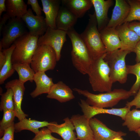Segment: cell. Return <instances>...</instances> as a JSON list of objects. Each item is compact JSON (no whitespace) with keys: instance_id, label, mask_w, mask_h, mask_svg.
I'll return each mask as SVG.
<instances>
[{"instance_id":"8d00e7d4","label":"cell","mask_w":140,"mask_h":140,"mask_svg":"<svg viewBox=\"0 0 140 140\" xmlns=\"http://www.w3.org/2000/svg\"><path fill=\"white\" fill-rule=\"evenodd\" d=\"M27 4L30 5L32 9L36 15L41 16L42 9L40 6L37 0H28Z\"/></svg>"},{"instance_id":"d6986e66","label":"cell","mask_w":140,"mask_h":140,"mask_svg":"<svg viewBox=\"0 0 140 140\" xmlns=\"http://www.w3.org/2000/svg\"><path fill=\"white\" fill-rule=\"evenodd\" d=\"M46 97L55 99L60 103L68 101L75 98L72 89L61 81L54 83Z\"/></svg>"},{"instance_id":"836d02e7","label":"cell","mask_w":140,"mask_h":140,"mask_svg":"<svg viewBox=\"0 0 140 140\" xmlns=\"http://www.w3.org/2000/svg\"><path fill=\"white\" fill-rule=\"evenodd\" d=\"M52 133L47 128H42L31 140H63L54 137Z\"/></svg>"},{"instance_id":"ffe728a7","label":"cell","mask_w":140,"mask_h":140,"mask_svg":"<svg viewBox=\"0 0 140 140\" xmlns=\"http://www.w3.org/2000/svg\"><path fill=\"white\" fill-rule=\"evenodd\" d=\"M100 32L107 52L121 48V43L116 28L106 27Z\"/></svg>"},{"instance_id":"484cf974","label":"cell","mask_w":140,"mask_h":140,"mask_svg":"<svg viewBox=\"0 0 140 140\" xmlns=\"http://www.w3.org/2000/svg\"><path fill=\"white\" fill-rule=\"evenodd\" d=\"M6 13L10 18H22L27 12V6L23 0H6Z\"/></svg>"},{"instance_id":"9a60e30c","label":"cell","mask_w":140,"mask_h":140,"mask_svg":"<svg viewBox=\"0 0 140 140\" xmlns=\"http://www.w3.org/2000/svg\"><path fill=\"white\" fill-rule=\"evenodd\" d=\"M70 119L75 127L77 140H94L93 132L89 124V120L83 115H74Z\"/></svg>"},{"instance_id":"7c38bea8","label":"cell","mask_w":140,"mask_h":140,"mask_svg":"<svg viewBox=\"0 0 140 140\" xmlns=\"http://www.w3.org/2000/svg\"><path fill=\"white\" fill-rule=\"evenodd\" d=\"M29 32L31 34L40 37L44 34L48 27L45 18L42 16L34 15L31 9L22 18Z\"/></svg>"},{"instance_id":"603a6c76","label":"cell","mask_w":140,"mask_h":140,"mask_svg":"<svg viewBox=\"0 0 140 140\" xmlns=\"http://www.w3.org/2000/svg\"><path fill=\"white\" fill-rule=\"evenodd\" d=\"M78 19L66 7H60L56 20V29L67 32L74 28Z\"/></svg>"},{"instance_id":"b9f144b4","label":"cell","mask_w":140,"mask_h":140,"mask_svg":"<svg viewBox=\"0 0 140 140\" xmlns=\"http://www.w3.org/2000/svg\"><path fill=\"white\" fill-rule=\"evenodd\" d=\"M5 59V55L2 50L0 51V69L3 66Z\"/></svg>"},{"instance_id":"ee69618b","label":"cell","mask_w":140,"mask_h":140,"mask_svg":"<svg viewBox=\"0 0 140 140\" xmlns=\"http://www.w3.org/2000/svg\"><path fill=\"white\" fill-rule=\"evenodd\" d=\"M135 132L138 134L139 136L140 137V128L136 130Z\"/></svg>"},{"instance_id":"ab89813d","label":"cell","mask_w":140,"mask_h":140,"mask_svg":"<svg viewBox=\"0 0 140 140\" xmlns=\"http://www.w3.org/2000/svg\"><path fill=\"white\" fill-rule=\"evenodd\" d=\"M134 53L136 54L135 61L136 63L140 62V40L137 43L135 48Z\"/></svg>"},{"instance_id":"44dd1931","label":"cell","mask_w":140,"mask_h":140,"mask_svg":"<svg viewBox=\"0 0 140 140\" xmlns=\"http://www.w3.org/2000/svg\"><path fill=\"white\" fill-rule=\"evenodd\" d=\"M33 81L35 83L36 87L30 94L33 98L43 94H48L54 84L52 78L48 76L44 72L35 73Z\"/></svg>"},{"instance_id":"ba28073f","label":"cell","mask_w":140,"mask_h":140,"mask_svg":"<svg viewBox=\"0 0 140 140\" xmlns=\"http://www.w3.org/2000/svg\"><path fill=\"white\" fill-rule=\"evenodd\" d=\"M22 18H10L2 30L0 49L9 48L17 39L29 32Z\"/></svg>"},{"instance_id":"f6af8a7d","label":"cell","mask_w":140,"mask_h":140,"mask_svg":"<svg viewBox=\"0 0 140 140\" xmlns=\"http://www.w3.org/2000/svg\"><path fill=\"white\" fill-rule=\"evenodd\" d=\"M0 140H1V139H0Z\"/></svg>"},{"instance_id":"52a82bcc","label":"cell","mask_w":140,"mask_h":140,"mask_svg":"<svg viewBox=\"0 0 140 140\" xmlns=\"http://www.w3.org/2000/svg\"><path fill=\"white\" fill-rule=\"evenodd\" d=\"M57 61L56 54L54 50L46 45L38 46L30 64L35 73L53 70Z\"/></svg>"},{"instance_id":"d4e9b609","label":"cell","mask_w":140,"mask_h":140,"mask_svg":"<svg viewBox=\"0 0 140 140\" xmlns=\"http://www.w3.org/2000/svg\"><path fill=\"white\" fill-rule=\"evenodd\" d=\"M49 124L50 122L47 121H40L25 117L15 124L14 127L16 133L23 130H27L36 134L39 131V128L47 127Z\"/></svg>"},{"instance_id":"7a4b0ae2","label":"cell","mask_w":140,"mask_h":140,"mask_svg":"<svg viewBox=\"0 0 140 140\" xmlns=\"http://www.w3.org/2000/svg\"><path fill=\"white\" fill-rule=\"evenodd\" d=\"M73 90L86 97V101L90 106L98 108H112L121 100H126L133 95L129 91L123 89L113 90L98 94L92 93L88 90L75 88Z\"/></svg>"},{"instance_id":"ac0fdd59","label":"cell","mask_w":140,"mask_h":140,"mask_svg":"<svg viewBox=\"0 0 140 140\" xmlns=\"http://www.w3.org/2000/svg\"><path fill=\"white\" fill-rule=\"evenodd\" d=\"M64 122L58 124L55 122H51L47 127L52 133L58 134L63 140H77L74 125L70 119L67 117L64 119Z\"/></svg>"},{"instance_id":"cb8c5ba5","label":"cell","mask_w":140,"mask_h":140,"mask_svg":"<svg viewBox=\"0 0 140 140\" xmlns=\"http://www.w3.org/2000/svg\"><path fill=\"white\" fill-rule=\"evenodd\" d=\"M61 2L78 18L82 17L93 6L91 0H62Z\"/></svg>"},{"instance_id":"4316f807","label":"cell","mask_w":140,"mask_h":140,"mask_svg":"<svg viewBox=\"0 0 140 140\" xmlns=\"http://www.w3.org/2000/svg\"><path fill=\"white\" fill-rule=\"evenodd\" d=\"M15 48V46L13 44L9 48L2 49L5 55V59L3 66L0 69L1 85L3 84L5 81L11 77L15 71L13 68L11 60L12 53Z\"/></svg>"},{"instance_id":"7402d4cb","label":"cell","mask_w":140,"mask_h":140,"mask_svg":"<svg viewBox=\"0 0 140 140\" xmlns=\"http://www.w3.org/2000/svg\"><path fill=\"white\" fill-rule=\"evenodd\" d=\"M42 11L48 27L56 29V20L60 8L61 1L59 0H41Z\"/></svg>"},{"instance_id":"30bf717a","label":"cell","mask_w":140,"mask_h":140,"mask_svg":"<svg viewBox=\"0 0 140 140\" xmlns=\"http://www.w3.org/2000/svg\"><path fill=\"white\" fill-rule=\"evenodd\" d=\"M80 100L79 104L83 115L89 120L97 115L108 114L118 116L124 121L127 114L130 110L131 108L126 106L122 108L111 109L96 108L90 105L83 99H80Z\"/></svg>"},{"instance_id":"e0dca14e","label":"cell","mask_w":140,"mask_h":140,"mask_svg":"<svg viewBox=\"0 0 140 140\" xmlns=\"http://www.w3.org/2000/svg\"><path fill=\"white\" fill-rule=\"evenodd\" d=\"M111 16L106 27L116 28L122 24L128 17L130 6L126 0H116Z\"/></svg>"},{"instance_id":"2e32d148","label":"cell","mask_w":140,"mask_h":140,"mask_svg":"<svg viewBox=\"0 0 140 140\" xmlns=\"http://www.w3.org/2000/svg\"><path fill=\"white\" fill-rule=\"evenodd\" d=\"M94 10L98 29L99 32L105 28L110 19L108 12L113 4L112 0H91Z\"/></svg>"},{"instance_id":"8fae6325","label":"cell","mask_w":140,"mask_h":140,"mask_svg":"<svg viewBox=\"0 0 140 140\" xmlns=\"http://www.w3.org/2000/svg\"><path fill=\"white\" fill-rule=\"evenodd\" d=\"M5 87L6 89L10 88L13 91L14 111L16 117L20 121L28 116V115L25 114L21 108L22 102L25 89L24 83L18 79H15L7 82L5 85Z\"/></svg>"},{"instance_id":"d6a6232c","label":"cell","mask_w":140,"mask_h":140,"mask_svg":"<svg viewBox=\"0 0 140 140\" xmlns=\"http://www.w3.org/2000/svg\"><path fill=\"white\" fill-rule=\"evenodd\" d=\"M0 110H10L14 111V105L13 100V93L10 88L6 89V92L1 95Z\"/></svg>"},{"instance_id":"5bb4252c","label":"cell","mask_w":140,"mask_h":140,"mask_svg":"<svg viewBox=\"0 0 140 140\" xmlns=\"http://www.w3.org/2000/svg\"><path fill=\"white\" fill-rule=\"evenodd\" d=\"M89 123L93 132L94 140H111L115 137L125 136L127 134L121 131L111 130L96 118L90 119Z\"/></svg>"},{"instance_id":"60d3db41","label":"cell","mask_w":140,"mask_h":140,"mask_svg":"<svg viewBox=\"0 0 140 140\" xmlns=\"http://www.w3.org/2000/svg\"><path fill=\"white\" fill-rule=\"evenodd\" d=\"M6 0H0V17L2 13L6 11V8L5 4Z\"/></svg>"},{"instance_id":"8992f818","label":"cell","mask_w":140,"mask_h":140,"mask_svg":"<svg viewBox=\"0 0 140 140\" xmlns=\"http://www.w3.org/2000/svg\"><path fill=\"white\" fill-rule=\"evenodd\" d=\"M130 53L129 51L119 49L106 53L104 60L109 67L113 83L118 82L123 84L126 82L128 74L125 59Z\"/></svg>"},{"instance_id":"4dcf8cb0","label":"cell","mask_w":140,"mask_h":140,"mask_svg":"<svg viewBox=\"0 0 140 140\" xmlns=\"http://www.w3.org/2000/svg\"><path fill=\"white\" fill-rule=\"evenodd\" d=\"M2 119L0 122V137L3 136L4 130L14 124L15 114L13 110H4Z\"/></svg>"},{"instance_id":"e575fe53","label":"cell","mask_w":140,"mask_h":140,"mask_svg":"<svg viewBox=\"0 0 140 140\" xmlns=\"http://www.w3.org/2000/svg\"><path fill=\"white\" fill-rule=\"evenodd\" d=\"M14 124L4 130L3 135L0 138L1 140H14V135L15 131Z\"/></svg>"},{"instance_id":"4fadbf2b","label":"cell","mask_w":140,"mask_h":140,"mask_svg":"<svg viewBox=\"0 0 140 140\" xmlns=\"http://www.w3.org/2000/svg\"><path fill=\"white\" fill-rule=\"evenodd\" d=\"M128 23H124L116 28L121 43L120 49L134 52L140 38L129 27Z\"/></svg>"},{"instance_id":"83f0119b","label":"cell","mask_w":140,"mask_h":140,"mask_svg":"<svg viewBox=\"0 0 140 140\" xmlns=\"http://www.w3.org/2000/svg\"><path fill=\"white\" fill-rule=\"evenodd\" d=\"M13 68L19 76L18 79L24 83L28 81L32 82L35 73L30 64H13Z\"/></svg>"},{"instance_id":"f1b7e54d","label":"cell","mask_w":140,"mask_h":140,"mask_svg":"<svg viewBox=\"0 0 140 140\" xmlns=\"http://www.w3.org/2000/svg\"><path fill=\"white\" fill-rule=\"evenodd\" d=\"M122 125L126 126L130 131L135 132L140 128V110L133 109L128 112Z\"/></svg>"},{"instance_id":"74e56055","label":"cell","mask_w":140,"mask_h":140,"mask_svg":"<svg viewBox=\"0 0 140 140\" xmlns=\"http://www.w3.org/2000/svg\"><path fill=\"white\" fill-rule=\"evenodd\" d=\"M128 25L140 38V21H134L128 23Z\"/></svg>"},{"instance_id":"277c9868","label":"cell","mask_w":140,"mask_h":140,"mask_svg":"<svg viewBox=\"0 0 140 140\" xmlns=\"http://www.w3.org/2000/svg\"><path fill=\"white\" fill-rule=\"evenodd\" d=\"M88 24L80 35L93 60L105 55L107 51L97 27L95 13L89 15Z\"/></svg>"},{"instance_id":"d590c367","label":"cell","mask_w":140,"mask_h":140,"mask_svg":"<svg viewBox=\"0 0 140 140\" xmlns=\"http://www.w3.org/2000/svg\"><path fill=\"white\" fill-rule=\"evenodd\" d=\"M135 106L136 109L140 108V88L135 95L134 99L130 101L127 102L125 106L131 108Z\"/></svg>"},{"instance_id":"6da1fadb","label":"cell","mask_w":140,"mask_h":140,"mask_svg":"<svg viewBox=\"0 0 140 140\" xmlns=\"http://www.w3.org/2000/svg\"><path fill=\"white\" fill-rule=\"evenodd\" d=\"M67 33L72 45L71 57L73 66L81 74L88 75L94 60L80 34L74 28Z\"/></svg>"},{"instance_id":"7bdbcfd3","label":"cell","mask_w":140,"mask_h":140,"mask_svg":"<svg viewBox=\"0 0 140 140\" xmlns=\"http://www.w3.org/2000/svg\"><path fill=\"white\" fill-rule=\"evenodd\" d=\"M111 140H124L122 136H118L115 137Z\"/></svg>"},{"instance_id":"9c48e42d","label":"cell","mask_w":140,"mask_h":140,"mask_svg":"<svg viewBox=\"0 0 140 140\" xmlns=\"http://www.w3.org/2000/svg\"><path fill=\"white\" fill-rule=\"evenodd\" d=\"M66 31L48 27L45 34L39 37L38 45H46L51 47L55 51L57 61L60 59L63 46L67 41Z\"/></svg>"},{"instance_id":"f546056e","label":"cell","mask_w":140,"mask_h":140,"mask_svg":"<svg viewBox=\"0 0 140 140\" xmlns=\"http://www.w3.org/2000/svg\"><path fill=\"white\" fill-rule=\"evenodd\" d=\"M130 6L129 14L123 23L135 20L140 21V0H127Z\"/></svg>"},{"instance_id":"f35d334b","label":"cell","mask_w":140,"mask_h":140,"mask_svg":"<svg viewBox=\"0 0 140 140\" xmlns=\"http://www.w3.org/2000/svg\"><path fill=\"white\" fill-rule=\"evenodd\" d=\"M10 18L8 15L6 13L4 14L1 18L0 22V35L2 33V30L7 22Z\"/></svg>"},{"instance_id":"5b68a950","label":"cell","mask_w":140,"mask_h":140,"mask_svg":"<svg viewBox=\"0 0 140 140\" xmlns=\"http://www.w3.org/2000/svg\"><path fill=\"white\" fill-rule=\"evenodd\" d=\"M39 37L32 35L28 32L15 41L13 44L15 48L11 57L13 64H30L38 46V43Z\"/></svg>"},{"instance_id":"1f68e13d","label":"cell","mask_w":140,"mask_h":140,"mask_svg":"<svg viewBox=\"0 0 140 140\" xmlns=\"http://www.w3.org/2000/svg\"><path fill=\"white\" fill-rule=\"evenodd\" d=\"M128 74L135 75L136 81L129 91L133 95H135L140 88V62L133 65H127Z\"/></svg>"},{"instance_id":"3957f363","label":"cell","mask_w":140,"mask_h":140,"mask_svg":"<svg viewBox=\"0 0 140 140\" xmlns=\"http://www.w3.org/2000/svg\"><path fill=\"white\" fill-rule=\"evenodd\" d=\"M106 54L94 60L88 74L89 83L94 92L103 93L112 90L113 83L110 76L109 67L104 60Z\"/></svg>"}]
</instances>
